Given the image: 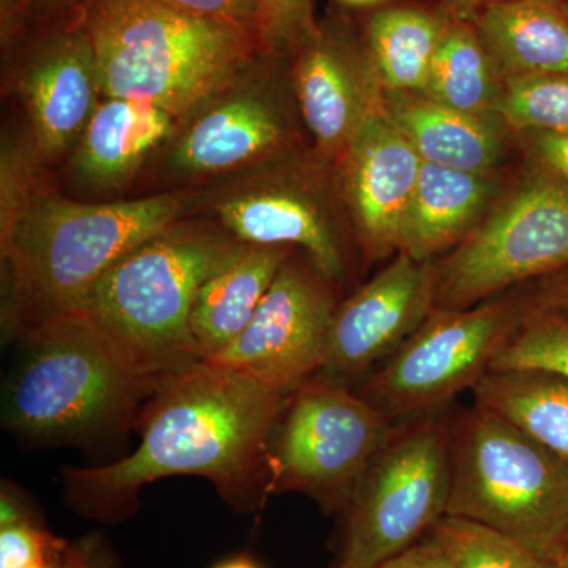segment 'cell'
Segmentation results:
<instances>
[{"mask_svg":"<svg viewBox=\"0 0 568 568\" xmlns=\"http://www.w3.org/2000/svg\"><path fill=\"white\" fill-rule=\"evenodd\" d=\"M343 3L351 7H368L376 3L386 2V0H342Z\"/></svg>","mask_w":568,"mask_h":568,"instance_id":"60d3db41","label":"cell"},{"mask_svg":"<svg viewBox=\"0 0 568 568\" xmlns=\"http://www.w3.org/2000/svg\"><path fill=\"white\" fill-rule=\"evenodd\" d=\"M452 18L439 3H396L369 14L362 40L384 92L424 93Z\"/></svg>","mask_w":568,"mask_h":568,"instance_id":"603a6c76","label":"cell"},{"mask_svg":"<svg viewBox=\"0 0 568 568\" xmlns=\"http://www.w3.org/2000/svg\"><path fill=\"white\" fill-rule=\"evenodd\" d=\"M67 544L41 518L0 528V568H36L54 558Z\"/></svg>","mask_w":568,"mask_h":568,"instance_id":"f546056e","label":"cell"},{"mask_svg":"<svg viewBox=\"0 0 568 568\" xmlns=\"http://www.w3.org/2000/svg\"><path fill=\"white\" fill-rule=\"evenodd\" d=\"M194 190L108 203H78L33 175L0 201V245L9 316L22 334L81 315L104 272L134 246L189 216Z\"/></svg>","mask_w":568,"mask_h":568,"instance_id":"7a4b0ae2","label":"cell"},{"mask_svg":"<svg viewBox=\"0 0 568 568\" xmlns=\"http://www.w3.org/2000/svg\"><path fill=\"white\" fill-rule=\"evenodd\" d=\"M181 125L159 104L102 97L65 159L67 178L82 192H118L155 162Z\"/></svg>","mask_w":568,"mask_h":568,"instance_id":"ac0fdd59","label":"cell"},{"mask_svg":"<svg viewBox=\"0 0 568 568\" xmlns=\"http://www.w3.org/2000/svg\"><path fill=\"white\" fill-rule=\"evenodd\" d=\"M290 59L261 52L186 119L156 156L164 181L193 190L298 151Z\"/></svg>","mask_w":568,"mask_h":568,"instance_id":"ba28073f","label":"cell"},{"mask_svg":"<svg viewBox=\"0 0 568 568\" xmlns=\"http://www.w3.org/2000/svg\"><path fill=\"white\" fill-rule=\"evenodd\" d=\"M293 252V246L244 244L230 264L204 283L190 321L203 361L222 353L245 331Z\"/></svg>","mask_w":568,"mask_h":568,"instance_id":"7402d4cb","label":"cell"},{"mask_svg":"<svg viewBox=\"0 0 568 568\" xmlns=\"http://www.w3.org/2000/svg\"><path fill=\"white\" fill-rule=\"evenodd\" d=\"M556 564H558V568H568V544L566 549H564L562 556H560Z\"/></svg>","mask_w":568,"mask_h":568,"instance_id":"b9f144b4","label":"cell"},{"mask_svg":"<svg viewBox=\"0 0 568 568\" xmlns=\"http://www.w3.org/2000/svg\"><path fill=\"white\" fill-rule=\"evenodd\" d=\"M26 0H0V31L2 40L18 28L24 11Z\"/></svg>","mask_w":568,"mask_h":568,"instance_id":"f35d334b","label":"cell"},{"mask_svg":"<svg viewBox=\"0 0 568 568\" xmlns=\"http://www.w3.org/2000/svg\"><path fill=\"white\" fill-rule=\"evenodd\" d=\"M568 267V183L530 179L436 264V310H466Z\"/></svg>","mask_w":568,"mask_h":568,"instance_id":"7c38bea8","label":"cell"},{"mask_svg":"<svg viewBox=\"0 0 568 568\" xmlns=\"http://www.w3.org/2000/svg\"><path fill=\"white\" fill-rule=\"evenodd\" d=\"M2 48L7 84L28 119L37 159L43 166L62 162L102 99L81 14L24 21Z\"/></svg>","mask_w":568,"mask_h":568,"instance_id":"4fadbf2b","label":"cell"},{"mask_svg":"<svg viewBox=\"0 0 568 568\" xmlns=\"http://www.w3.org/2000/svg\"><path fill=\"white\" fill-rule=\"evenodd\" d=\"M532 304L568 317V267L541 278Z\"/></svg>","mask_w":568,"mask_h":568,"instance_id":"e575fe53","label":"cell"},{"mask_svg":"<svg viewBox=\"0 0 568 568\" xmlns=\"http://www.w3.org/2000/svg\"><path fill=\"white\" fill-rule=\"evenodd\" d=\"M493 192L489 175L424 162L403 222L398 253L435 261L437 254L462 244L476 230Z\"/></svg>","mask_w":568,"mask_h":568,"instance_id":"44dd1931","label":"cell"},{"mask_svg":"<svg viewBox=\"0 0 568 568\" xmlns=\"http://www.w3.org/2000/svg\"><path fill=\"white\" fill-rule=\"evenodd\" d=\"M153 384L123 364L84 316L59 317L24 332L3 422L37 443H85L123 428Z\"/></svg>","mask_w":568,"mask_h":568,"instance_id":"5b68a950","label":"cell"},{"mask_svg":"<svg viewBox=\"0 0 568 568\" xmlns=\"http://www.w3.org/2000/svg\"><path fill=\"white\" fill-rule=\"evenodd\" d=\"M334 164L294 151L194 190L189 216L211 220L242 244L298 246L332 283L346 275Z\"/></svg>","mask_w":568,"mask_h":568,"instance_id":"52a82bcc","label":"cell"},{"mask_svg":"<svg viewBox=\"0 0 568 568\" xmlns=\"http://www.w3.org/2000/svg\"><path fill=\"white\" fill-rule=\"evenodd\" d=\"M242 245L211 220H178L108 268L81 316L144 379L190 368L204 362L190 325L196 295Z\"/></svg>","mask_w":568,"mask_h":568,"instance_id":"3957f363","label":"cell"},{"mask_svg":"<svg viewBox=\"0 0 568 568\" xmlns=\"http://www.w3.org/2000/svg\"><path fill=\"white\" fill-rule=\"evenodd\" d=\"M163 2L193 17L226 22L235 28L245 29L256 33L261 39L257 0H163Z\"/></svg>","mask_w":568,"mask_h":568,"instance_id":"4dcf8cb0","label":"cell"},{"mask_svg":"<svg viewBox=\"0 0 568 568\" xmlns=\"http://www.w3.org/2000/svg\"><path fill=\"white\" fill-rule=\"evenodd\" d=\"M424 160L388 119H366L334 164L336 186L369 260L398 252L399 234Z\"/></svg>","mask_w":568,"mask_h":568,"instance_id":"e0dca14e","label":"cell"},{"mask_svg":"<svg viewBox=\"0 0 568 568\" xmlns=\"http://www.w3.org/2000/svg\"><path fill=\"white\" fill-rule=\"evenodd\" d=\"M81 18L102 97L159 104L182 123L265 52L256 33L163 0H89Z\"/></svg>","mask_w":568,"mask_h":568,"instance_id":"277c9868","label":"cell"},{"mask_svg":"<svg viewBox=\"0 0 568 568\" xmlns=\"http://www.w3.org/2000/svg\"><path fill=\"white\" fill-rule=\"evenodd\" d=\"M37 518L39 517L36 511L22 500L20 493L3 485L2 495H0V528Z\"/></svg>","mask_w":568,"mask_h":568,"instance_id":"8d00e7d4","label":"cell"},{"mask_svg":"<svg viewBox=\"0 0 568 568\" xmlns=\"http://www.w3.org/2000/svg\"><path fill=\"white\" fill-rule=\"evenodd\" d=\"M212 568H261L260 564L256 562L253 558H250L248 555H239L233 556V558H227L220 560L219 564H215Z\"/></svg>","mask_w":568,"mask_h":568,"instance_id":"ab89813d","label":"cell"},{"mask_svg":"<svg viewBox=\"0 0 568 568\" xmlns=\"http://www.w3.org/2000/svg\"><path fill=\"white\" fill-rule=\"evenodd\" d=\"M267 455V493L297 491L346 510L394 422L338 377H308L287 398Z\"/></svg>","mask_w":568,"mask_h":568,"instance_id":"30bf717a","label":"cell"},{"mask_svg":"<svg viewBox=\"0 0 568 568\" xmlns=\"http://www.w3.org/2000/svg\"><path fill=\"white\" fill-rule=\"evenodd\" d=\"M564 2H566L567 9H568V0H564Z\"/></svg>","mask_w":568,"mask_h":568,"instance_id":"7bdbcfd3","label":"cell"},{"mask_svg":"<svg viewBox=\"0 0 568 568\" xmlns=\"http://www.w3.org/2000/svg\"><path fill=\"white\" fill-rule=\"evenodd\" d=\"M495 111L521 132L568 130V74L506 78Z\"/></svg>","mask_w":568,"mask_h":568,"instance_id":"4316f807","label":"cell"},{"mask_svg":"<svg viewBox=\"0 0 568 568\" xmlns=\"http://www.w3.org/2000/svg\"><path fill=\"white\" fill-rule=\"evenodd\" d=\"M290 71L315 152L335 164L366 119L384 108L364 40L343 22H320L316 36L290 59Z\"/></svg>","mask_w":568,"mask_h":568,"instance_id":"9a60e30c","label":"cell"},{"mask_svg":"<svg viewBox=\"0 0 568 568\" xmlns=\"http://www.w3.org/2000/svg\"><path fill=\"white\" fill-rule=\"evenodd\" d=\"M500 77L568 74V9L564 0H506L470 20Z\"/></svg>","mask_w":568,"mask_h":568,"instance_id":"ffe728a7","label":"cell"},{"mask_svg":"<svg viewBox=\"0 0 568 568\" xmlns=\"http://www.w3.org/2000/svg\"><path fill=\"white\" fill-rule=\"evenodd\" d=\"M532 305L503 298L466 310H435L358 394L392 422L429 416L477 386Z\"/></svg>","mask_w":568,"mask_h":568,"instance_id":"8fae6325","label":"cell"},{"mask_svg":"<svg viewBox=\"0 0 568 568\" xmlns=\"http://www.w3.org/2000/svg\"><path fill=\"white\" fill-rule=\"evenodd\" d=\"M424 538L443 549L454 568H558L515 538L473 519L444 515Z\"/></svg>","mask_w":568,"mask_h":568,"instance_id":"484cf974","label":"cell"},{"mask_svg":"<svg viewBox=\"0 0 568 568\" xmlns=\"http://www.w3.org/2000/svg\"><path fill=\"white\" fill-rule=\"evenodd\" d=\"M477 405L518 426L568 463V377L547 369L488 372L473 388Z\"/></svg>","mask_w":568,"mask_h":568,"instance_id":"cb8c5ba5","label":"cell"},{"mask_svg":"<svg viewBox=\"0 0 568 568\" xmlns=\"http://www.w3.org/2000/svg\"><path fill=\"white\" fill-rule=\"evenodd\" d=\"M547 369L568 377V317L532 305L489 372Z\"/></svg>","mask_w":568,"mask_h":568,"instance_id":"83f0119b","label":"cell"},{"mask_svg":"<svg viewBox=\"0 0 568 568\" xmlns=\"http://www.w3.org/2000/svg\"><path fill=\"white\" fill-rule=\"evenodd\" d=\"M446 515L481 523L558 562L568 544V463L476 403L450 424Z\"/></svg>","mask_w":568,"mask_h":568,"instance_id":"8992f818","label":"cell"},{"mask_svg":"<svg viewBox=\"0 0 568 568\" xmlns=\"http://www.w3.org/2000/svg\"><path fill=\"white\" fill-rule=\"evenodd\" d=\"M435 261L398 256L375 278L336 305L320 369L351 377L384 362L436 310Z\"/></svg>","mask_w":568,"mask_h":568,"instance_id":"2e32d148","label":"cell"},{"mask_svg":"<svg viewBox=\"0 0 568 568\" xmlns=\"http://www.w3.org/2000/svg\"><path fill=\"white\" fill-rule=\"evenodd\" d=\"M257 9L264 51L275 58H293L320 29L313 0H257Z\"/></svg>","mask_w":568,"mask_h":568,"instance_id":"f1b7e54d","label":"cell"},{"mask_svg":"<svg viewBox=\"0 0 568 568\" xmlns=\"http://www.w3.org/2000/svg\"><path fill=\"white\" fill-rule=\"evenodd\" d=\"M36 568H123L110 541L99 532L67 540L61 551Z\"/></svg>","mask_w":568,"mask_h":568,"instance_id":"1f68e13d","label":"cell"},{"mask_svg":"<svg viewBox=\"0 0 568 568\" xmlns=\"http://www.w3.org/2000/svg\"><path fill=\"white\" fill-rule=\"evenodd\" d=\"M450 424L418 417L395 426L346 507L339 568H376L418 544L446 515Z\"/></svg>","mask_w":568,"mask_h":568,"instance_id":"9c48e42d","label":"cell"},{"mask_svg":"<svg viewBox=\"0 0 568 568\" xmlns=\"http://www.w3.org/2000/svg\"><path fill=\"white\" fill-rule=\"evenodd\" d=\"M384 110L426 163L489 175L504 155L503 119L470 114L424 93L384 92Z\"/></svg>","mask_w":568,"mask_h":568,"instance_id":"d6986e66","label":"cell"},{"mask_svg":"<svg viewBox=\"0 0 568 568\" xmlns=\"http://www.w3.org/2000/svg\"><path fill=\"white\" fill-rule=\"evenodd\" d=\"M88 2L89 0H26L24 11H22L18 28L28 20H55V18L78 17Z\"/></svg>","mask_w":568,"mask_h":568,"instance_id":"d590c367","label":"cell"},{"mask_svg":"<svg viewBox=\"0 0 568 568\" xmlns=\"http://www.w3.org/2000/svg\"><path fill=\"white\" fill-rule=\"evenodd\" d=\"M376 568H454L443 549L433 541L424 540L387 559Z\"/></svg>","mask_w":568,"mask_h":568,"instance_id":"836d02e7","label":"cell"},{"mask_svg":"<svg viewBox=\"0 0 568 568\" xmlns=\"http://www.w3.org/2000/svg\"><path fill=\"white\" fill-rule=\"evenodd\" d=\"M334 283L291 254L244 332L211 364L291 395L320 369L325 336L336 310Z\"/></svg>","mask_w":568,"mask_h":568,"instance_id":"5bb4252c","label":"cell"},{"mask_svg":"<svg viewBox=\"0 0 568 568\" xmlns=\"http://www.w3.org/2000/svg\"><path fill=\"white\" fill-rule=\"evenodd\" d=\"M506 0H439V6L459 20H470L478 11Z\"/></svg>","mask_w":568,"mask_h":568,"instance_id":"74e56055","label":"cell"},{"mask_svg":"<svg viewBox=\"0 0 568 568\" xmlns=\"http://www.w3.org/2000/svg\"><path fill=\"white\" fill-rule=\"evenodd\" d=\"M530 148L548 173L568 183V130L530 133Z\"/></svg>","mask_w":568,"mask_h":568,"instance_id":"d6a6232c","label":"cell"},{"mask_svg":"<svg viewBox=\"0 0 568 568\" xmlns=\"http://www.w3.org/2000/svg\"><path fill=\"white\" fill-rule=\"evenodd\" d=\"M504 88L473 22L452 18L440 37L424 95L470 114L496 112Z\"/></svg>","mask_w":568,"mask_h":568,"instance_id":"d4e9b609","label":"cell"},{"mask_svg":"<svg viewBox=\"0 0 568 568\" xmlns=\"http://www.w3.org/2000/svg\"><path fill=\"white\" fill-rule=\"evenodd\" d=\"M287 398L205 361L160 377L142 406L133 454L110 465L67 469V500L84 517L119 523L133 514L145 485L201 476L235 507L252 510L263 495L257 481H267L272 433Z\"/></svg>","mask_w":568,"mask_h":568,"instance_id":"6da1fadb","label":"cell"}]
</instances>
